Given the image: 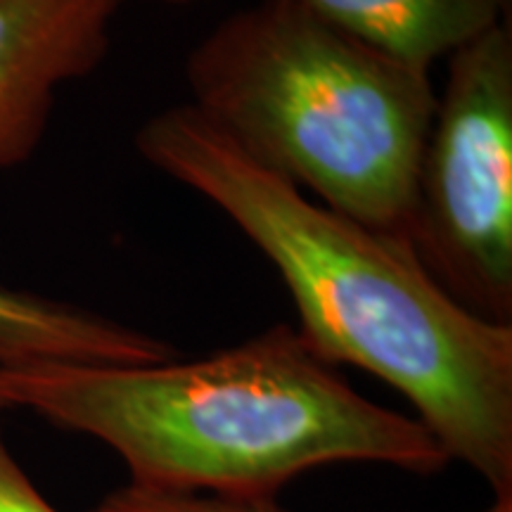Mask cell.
I'll return each mask as SVG.
<instances>
[{
  "label": "cell",
  "instance_id": "cell-1",
  "mask_svg": "<svg viewBox=\"0 0 512 512\" xmlns=\"http://www.w3.org/2000/svg\"><path fill=\"white\" fill-rule=\"evenodd\" d=\"M136 150L271 261L297 306V330L325 361L389 384L451 463L494 494L512 491V325L467 311L408 238L363 226L261 169L188 102L147 119Z\"/></svg>",
  "mask_w": 512,
  "mask_h": 512
},
{
  "label": "cell",
  "instance_id": "cell-2",
  "mask_svg": "<svg viewBox=\"0 0 512 512\" xmlns=\"http://www.w3.org/2000/svg\"><path fill=\"white\" fill-rule=\"evenodd\" d=\"M0 394L110 446L150 489L275 496L323 465L427 477L451 463L420 420L358 394L285 323L195 361L0 368Z\"/></svg>",
  "mask_w": 512,
  "mask_h": 512
},
{
  "label": "cell",
  "instance_id": "cell-3",
  "mask_svg": "<svg viewBox=\"0 0 512 512\" xmlns=\"http://www.w3.org/2000/svg\"><path fill=\"white\" fill-rule=\"evenodd\" d=\"M188 105L261 169L408 238L437 91L430 72L299 0H259L185 57Z\"/></svg>",
  "mask_w": 512,
  "mask_h": 512
},
{
  "label": "cell",
  "instance_id": "cell-4",
  "mask_svg": "<svg viewBox=\"0 0 512 512\" xmlns=\"http://www.w3.org/2000/svg\"><path fill=\"white\" fill-rule=\"evenodd\" d=\"M446 62L408 242L458 304L512 325V19Z\"/></svg>",
  "mask_w": 512,
  "mask_h": 512
},
{
  "label": "cell",
  "instance_id": "cell-5",
  "mask_svg": "<svg viewBox=\"0 0 512 512\" xmlns=\"http://www.w3.org/2000/svg\"><path fill=\"white\" fill-rule=\"evenodd\" d=\"M126 0H0V174L41 147L57 88L91 76Z\"/></svg>",
  "mask_w": 512,
  "mask_h": 512
},
{
  "label": "cell",
  "instance_id": "cell-6",
  "mask_svg": "<svg viewBox=\"0 0 512 512\" xmlns=\"http://www.w3.org/2000/svg\"><path fill=\"white\" fill-rule=\"evenodd\" d=\"M176 358L169 342L79 306L0 285V368L152 366Z\"/></svg>",
  "mask_w": 512,
  "mask_h": 512
},
{
  "label": "cell",
  "instance_id": "cell-7",
  "mask_svg": "<svg viewBox=\"0 0 512 512\" xmlns=\"http://www.w3.org/2000/svg\"><path fill=\"white\" fill-rule=\"evenodd\" d=\"M337 27L422 72L498 24L512 0H299Z\"/></svg>",
  "mask_w": 512,
  "mask_h": 512
},
{
  "label": "cell",
  "instance_id": "cell-8",
  "mask_svg": "<svg viewBox=\"0 0 512 512\" xmlns=\"http://www.w3.org/2000/svg\"><path fill=\"white\" fill-rule=\"evenodd\" d=\"M91 512H287L275 496H230L204 491L150 489L128 482Z\"/></svg>",
  "mask_w": 512,
  "mask_h": 512
},
{
  "label": "cell",
  "instance_id": "cell-9",
  "mask_svg": "<svg viewBox=\"0 0 512 512\" xmlns=\"http://www.w3.org/2000/svg\"><path fill=\"white\" fill-rule=\"evenodd\" d=\"M0 512H60L48 501L0 434Z\"/></svg>",
  "mask_w": 512,
  "mask_h": 512
},
{
  "label": "cell",
  "instance_id": "cell-10",
  "mask_svg": "<svg viewBox=\"0 0 512 512\" xmlns=\"http://www.w3.org/2000/svg\"><path fill=\"white\" fill-rule=\"evenodd\" d=\"M484 512H512V491L494 494V503H491Z\"/></svg>",
  "mask_w": 512,
  "mask_h": 512
},
{
  "label": "cell",
  "instance_id": "cell-11",
  "mask_svg": "<svg viewBox=\"0 0 512 512\" xmlns=\"http://www.w3.org/2000/svg\"><path fill=\"white\" fill-rule=\"evenodd\" d=\"M150 3H164V5H183V3H195V0H150Z\"/></svg>",
  "mask_w": 512,
  "mask_h": 512
},
{
  "label": "cell",
  "instance_id": "cell-12",
  "mask_svg": "<svg viewBox=\"0 0 512 512\" xmlns=\"http://www.w3.org/2000/svg\"><path fill=\"white\" fill-rule=\"evenodd\" d=\"M5 408H8V403H5V399H3V394H0V411H5Z\"/></svg>",
  "mask_w": 512,
  "mask_h": 512
}]
</instances>
